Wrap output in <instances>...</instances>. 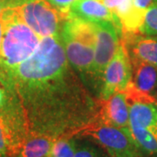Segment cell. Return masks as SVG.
Segmentation results:
<instances>
[{
    "instance_id": "cell-1",
    "label": "cell",
    "mask_w": 157,
    "mask_h": 157,
    "mask_svg": "<svg viewBox=\"0 0 157 157\" xmlns=\"http://www.w3.org/2000/svg\"><path fill=\"white\" fill-rule=\"evenodd\" d=\"M73 68L56 35L42 38L32 56L5 74L19 97L28 135L56 140L94 123L95 105Z\"/></svg>"
},
{
    "instance_id": "cell-2",
    "label": "cell",
    "mask_w": 157,
    "mask_h": 157,
    "mask_svg": "<svg viewBox=\"0 0 157 157\" xmlns=\"http://www.w3.org/2000/svg\"><path fill=\"white\" fill-rule=\"evenodd\" d=\"M0 16L4 25L0 68L6 74L33 54L41 38L24 21L16 6L7 7Z\"/></svg>"
},
{
    "instance_id": "cell-3",
    "label": "cell",
    "mask_w": 157,
    "mask_h": 157,
    "mask_svg": "<svg viewBox=\"0 0 157 157\" xmlns=\"http://www.w3.org/2000/svg\"><path fill=\"white\" fill-rule=\"evenodd\" d=\"M60 36L70 65L80 73L93 74L96 41L94 23L68 13Z\"/></svg>"
},
{
    "instance_id": "cell-4",
    "label": "cell",
    "mask_w": 157,
    "mask_h": 157,
    "mask_svg": "<svg viewBox=\"0 0 157 157\" xmlns=\"http://www.w3.org/2000/svg\"><path fill=\"white\" fill-rule=\"evenodd\" d=\"M16 8L29 27L45 38L61 35L68 13H63L46 0H25Z\"/></svg>"
},
{
    "instance_id": "cell-5",
    "label": "cell",
    "mask_w": 157,
    "mask_h": 157,
    "mask_svg": "<svg viewBox=\"0 0 157 157\" xmlns=\"http://www.w3.org/2000/svg\"><path fill=\"white\" fill-rule=\"evenodd\" d=\"M79 133L95 139L107 149L110 157H139V147L129 129L94 122Z\"/></svg>"
},
{
    "instance_id": "cell-6",
    "label": "cell",
    "mask_w": 157,
    "mask_h": 157,
    "mask_svg": "<svg viewBox=\"0 0 157 157\" xmlns=\"http://www.w3.org/2000/svg\"><path fill=\"white\" fill-rule=\"evenodd\" d=\"M94 26L96 41L93 74L101 77L121 45L119 35L122 30L111 21L94 23Z\"/></svg>"
},
{
    "instance_id": "cell-7",
    "label": "cell",
    "mask_w": 157,
    "mask_h": 157,
    "mask_svg": "<svg viewBox=\"0 0 157 157\" xmlns=\"http://www.w3.org/2000/svg\"><path fill=\"white\" fill-rule=\"evenodd\" d=\"M103 77L104 84L101 91L102 101L108 100L118 91H124L131 81V60L123 43H121L113 58L108 63Z\"/></svg>"
},
{
    "instance_id": "cell-8",
    "label": "cell",
    "mask_w": 157,
    "mask_h": 157,
    "mask_svg": "<svg viewBox=\"0 0 157 157\" xmlns=\"http://www.w3.org/2000/svg\"><path fill=\"white\" fill-rule=\"evenodd\" d=\"M69 14L87 22L111 21L122 30V25L119 17L101 0H77L71 6Z\"/></svg>"
},
{
    "instance_id": "cell-9",
    "label": "cell",
    "mask_w": 157,
    "mask_h": 157,
    "mask_svg": "<svg viewBox=\"0 0 157 157\" xmlns=\"http://www.w3.org/2000/svg\"><path fill=\"white\" fill-rule=\"evenodd\" d=\"M100 113L102 123L129 129V109L125 91H118L104 101Z\"/></svg>"
},
{
    "instance_id": "cell-10",
    "label": "cell",
    "mask_w": 157,
    "mask_h": 157,
    "mask_svg": "<svg viewBox=\"0 0 157 157\" xmlns=\"http://www.w3.org/2000/svg\"><path fill=\"white\" fill-rule=\"evenodd\" d=\"M134 81L140 92L150 94L157 89V67L134 58Z\"/></svg>"
},
{
    "instance_id": "cell-11",
    "label": "cell",
    "mask_w": 157,
    "mask_h": 157,
    "mask_svg": "<svg viewBox=\"0 0 157 157\" xmlns=\"http://www.w3.org/2000/svg\"><path fill=\"white\" fill-rule=\"evenodd\" d=\"M134 58L157 67V39L151 36L139 37L128 33Z\"/></svg>"
},
{
    "instance_id": "cell-12",
    "label": "cell",
    "mask_w": 157,
    "mask_h": 157,
    "mask_svg": "<svg viewBox=\"0 0 157 157\" xmlns=\"http://www.w3.org/2000/svg\"><path fill=\"white\" fill-rule=\"evenodd\" d=\"M54 140L46 135L29 134L17 157H49Z\"/></svg>"
},
{
    "instance_id": "cell-13",
    "label": "cell",
    "mask_w": 157,
    "mask_h": 157,
    "mask_svg": "<svg viewBox=\"0 0 157 157\" xmlns=\"http://www.w3.org/2000/svg\"><path fill=\"white\" fill-rule=\"evenodd\" d=\"M139 32L146 36L157 35V0H153L147 9L144 20Z\"/></svg>"
},
{
    "instance_id": "cell-14",
    "label": "cell",
    "mask_w": 157,
    "mask_h": 157,
    "mask_svg": "<svg viewBox=\"0 0 157 157\" xmlns=\"http://www.w3.org/2000/svg\"><path fill=\"white\" fill-rule=\"evenodd\" d=\"M75 142L69 137H61L54 140L49 157H74Z\"/></svg>"
},
{
    "instance_id": "cell-15",
    "label": "cell",
    "mask_w": 157,
    "mask_h": 157,
    "mask_svg": "<svg viewBox=\"0 0 157 157\" xmlns=\"http://www.w3.org/2000/svg\"><path fill=\"white\" fill-rule=\"evenodd\" d=\"M107 8L119 17L121 23L131 13L134 0H101Z\"/></svg>"
},
{
    "instance_id": "cell-16",
    "label": "cell",
    "mask_w": 157,
    "mask_h": 157,
    "mask_svg": "<svg viewBox=\"0 0 157 157\" xmlns=\"http://www.w3.org/2000/svg\"><path fill=\"white\" fill-rule=\"evenodd\" d=\"M51 5L54 6L59 11L63 13H69L71 6L77 1V0H47Z\"/></svg>"
},
{
    "instance_id": "cell-17",
    "label": "cell",
    "mask_w": 157,
    "mask_h": 157,
    "mask_svg": "<svg viewBox=\"0 0 157 157\" xmlns=\"http://www.w3.org/2000/svg\"><path fill=\"white\" fill-rule=\"evenodd\" d=\"M74 157H99L93 148L89 147L82 146L76 148Z\"/></svg>"
},
{
    "instance_id": "cell-18",
    "label": "cell",
    "mask_w": 157,
    "mask_h": 157,
    "mask_svg": "<svg viewBox=\"0 0 157 157\" xmlns=\"http://www.w3.org/2000/svg\"><path fill=\"white\" fill-rule=\"evenodd\" d=\"M153 0H134V9L135 11L145 15L147 9L150 6Z\"/></svg>"
},
{
    "instance_id": "cell-19",
    "label": "cell",
    "mask_w": 157,
    "mask_h": 157,
    "mask_svg": "<svg viewBox=\"0 0 157 157\" xmlns=\"http://www.w3.org/2000/svg\"><path fill=\"white\" fill-rule=\"evenodd\" d=\"M7 153H8V147L6 143V136L0 125V157H6Z\"/></svg>"
},
{
    "instance_id": "cell-20",
    "label": "cell",
    "mask_w": 157,
    "mask_h": 157,
    "mask_svg": "<svg viewBox=\"0 0 157 157\" xmlns=\"http://www.w3.org/2000/svg\"><path fill=\"white\" fill-rule=\"evenodd\" d=\"M11 6V0H0V14L1 12Z\"/></svg>"
},
{
    "instance_id": "cell-21",
    "label": "cell",
    "mask_w": 157,
    "mask_h": 157,
    "mask_svg": "<svg viewBox=\"0 0 157 157\" xmlns=\"http://www.w3.org/2000/svg\"><path fill=\"white\" fill-rule=\"evenodd\" d=\"M3 33H4V25H3V20L0 16V46H1L2 39H3Z\"/></svg>"
},
{
    "instance_id": "cell-22",
    "label": "cell",
    "mask_w": 157,
    "mask_h": 157,
    "mask_svg": "<svg viewBox=\"0 0 157 157\" xmlns=\"http://www.w3.org/2000/svg\"><path fill=\"white\" fill-rule=\"evenodd\" d=\"M4 92L2 91L1 87H0V105L3 103V101H4Z\"/></svg>"
}]
</instances>
